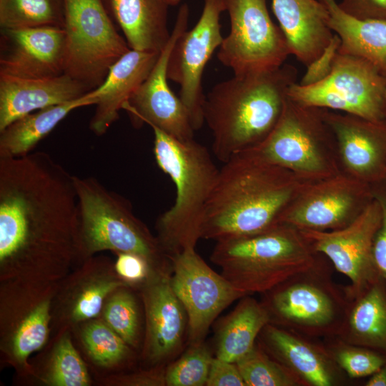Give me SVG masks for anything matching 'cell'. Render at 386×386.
Listing matches in <instances>:
<instances>
[{
	"instance_id": "obj_1",
	"label": "cell",
	"mask_w": 386,
	"mask_h": 386,
	"mask_svg": "<svg viewBox=\"0 0 386 386\" xmlns=\"http://www.w3.org/2000/svg\"><path fill=\"white\" fill-rule=\"evenodd\" d=\"M78 200L71 175L47 153L0 157V273L52 282L79 253Z\"/></svg>"
},
{
	"instance_id": "obj_2",
	"label": "cell",
	"mask_w": 386,
	"mask_h": 386,
	"mask_svg": "<svg viewBox=\"0 0 386 386\" xmlns=\"http://www.w3.org/2000/svg\"><path fill=\"white\" fill-rule=\"evenodd\" d=\"M298 184L295 174L249 152L224 162L207 203L202 239L249 237L280 224Z\"/></svg>"
},
{
	"instance_id": "obj_3",
	"label": "cell",
	"mask_w": 386,
	"mask_h": 386,
	"mask_svg": "<svg viewBox=\"0 0 386 386\" xmlns=\"http://www.w3.org/2000/svg\"><path fill=\"white\" fill-rule=\"evenodd\" d=\"M297 74L296 67L284 63L271 70L234 75L212 88L204 96L202 111L218 160L227 162L270 134Z\"/></svg>"
},
{
	"instance_id": "obj_4",
	"label": "cell",
	"mask_w": 386,
	"mask_h": 386,
	"mask_svg": "<svg viewBox=\"0 0 386 386\" xmlns=\"http://www.w3.org/2000/svg\"><path fill=\"white\" fill-rule=\"evenodd\" d=\"M150 127L157 164L170 177L176 189L173 206L156 222V237L170 258L195 248L202 239L205 207L219 169L207 149L194 139L181 141Z\"/></svg>"
},
{
	"instance_id": "obj_5",
	"label": "cell",
	"mask_w": 386,
	"mask_h": 386,
	"mask_svg": "<svg viewBox=\"0 0 386 386\" xmlns=\"http://www.w3.org/2000/svg\"><path fill=\"white\" fill-rule=\"evenodd\" d=\"M300 230L279 224L264 232L217 242L211 261L246 295L264 294L317 263Z\"/></svg>"
},
{
	"instance_id": "obj_6",
	"label": "cell",
	"mask_w": 386,
	"mask_h": 386,
	"mask_svg": "<svg viewBox=\"0 0 386 386\" xmlns=\"http://www.w3.org/2000/svg\"><path fill=\"white\" fill-rule=\"evenodd\" d=\"M78 200L79 259L110 250L146 259L152 268L171 267L157 237L133 213L128 200L92 177L74 176Z\"/></svg>"
},
{
	"instance_id": "obj_7",
	"label": "cell",
	"mask_w": 386,
	"mask_h": 386,
	"mask_svg": "<svg viewBox=\"0 0 386 386\" xmlns=\"http://www.w3.org/2000/svg\"><path fill=\"white\" fill-rule=\"evenodd\" d=\"M264 295L270 323L305 337H339L350 303L318 264Z\"/></svg>"
},
{
	"instance_id": "obj_8",
	"label": "cell",
	"mask_w": 386,
	"mask_h": 386,
	"mask_svg": "<svg viewBox=\"0 0 386 386\" xmlns=\"http://www.w3.org/2000/svg\"><path fill=\"white\" fill-rule=\"evenodd\" d=\"M64 74L91 91L130 48L102 0H64Z\"/></svg>"
},
{
	"instance_id": "obj_9",
	"label": "cell",
	"mask_w": 386,
	"mask_h": 386,
	"mask_svg": "<svg viewBox=\"0 0 386 386\" xmlns=\"http://www.w3.org/2000/svg\"><path fill=\"white\" fill-rule=\"evenodd\" d=\"M386 77L368 61L341 53L330 74L308 86L293 84L288 96L307 107L329 108L372 122H385Z\"/></svg>"
},
{
	"instance_id": "obj_10",
	"label": "cell",
	"mask_w": 386,
	"mask_h": 386,
	"mask_svg": "<svg viewBox=\"0 0 386 386\" xmlns=\"http://www.w3.org/2000/svg\"><path fill=\"white\" fill-rule=\"evenodd\" d=\"M230 30L217 58L234 75L271 70L284 64L290 51L280 27L272 20L267 0H223Z\"/></svg>"
},
{
	"instance_id": "obj_11",
	"label": "cell",
	"mask_w": 386,
	"mask_h": 386,
	"mask_svg": "<svg viewBox=\"0 0 386 386\" xmlns=\"http://www.w3.org/2000/svg\"><path fill=\"white\" fill-rule=\"evenodd\" d=\"M382 210L376 198L346 226L332 231L300 230L313 250L326 255L350 281L346 294L352 300L380 278L373 259V242Z\"/></svg>"
},
{
	"instance_id": "obj_12",
	"label": "cell",
	"mask_w": 386,
	"mask_h": 386,
	"mask_svg": "<svg viewBox=\"0 0 386 386\" xmlns=\"http://www.w3.org/2000/svg\"><path fill=\"white\" fill-rule=\"evenodd\" d=\"M320 109L302 105L288 96L270 134L246 151L295 174L312 177L323 174L326 164L320 143L328 124Z\"/></svg>"
},
{
	"instance_id": "obj_13",
	"label": "cell",
	"mask_w": 386,
	"mask_h": 386,
	"mask_svg": "<svg viewBox=\"0 0 386 386\" xmlns=\"http://www.w3.org/2000/svg\"><path fill=\"white\" fill-rule=\"evenodd\" d=\"M224 11L223 0H204L199 20L178 37L169 56L167 78L179 86V97L194 131L204 123L202 79L207 62L223 41L220 17Z\"/></svg>"
},
{
	"instance_id": "obj_14",
	"label": "cell",
	"mask_w": 386,
	"mask_h": 386,
	"mask_svg": "<svg viewBox=\"0 0 386 386\" xmlns=\"http://www.w3.org/2000/svg\"><path fill=\"white\" fill-rule=\"evenodd\" d=\"M172 285L188 320L190 343L204 342L217 316L234 301L247 296L214 271L190 248L170 257Z\"/></svg>"
},
{
	"instance_id": "obj_15",
	"label": "cell",
	"mask_w": 386,
	"mask_h": 386,
	"mask_svg": "<svg viewBox=\"0 0 386 386\" xmlns=\"http://www.w3.org/2000/svg\"><path fill=\"white\" fill-rule=\"evenodd\" d=\"M54 292L52 282H8L1 296V350L17 364L45 344Z\"/></svg>"
},
{
	"instance_id": "obj_16",
	"label": "cell",
	"mask_w": 386,
	"mask_h": 386,
	"mask_svg": "<svg viewBox=\"0 0 386 386\" xmlns=\"http://www.w3.org/2000/svg\"><path fill=\"white\" fill-rule=\"evenodd\" d=\"M189 16V6L183 4L179 9L170 38L153 69L122 107L136 124L154 125L181 141L194 139V129L183 103L169 86L167 69L176 41L187 29Z\"/></svg>"
},
{
	"instance_id": "obj_17",
	"label": "cell",
	"mask_w": 386,
	"mask_h": 386,
	"mask_svg": "<svg viewBox=\"0 0 386 386\" xmlns=\"http://www.w3.org/2000/svg\"><path fill=\"white\" fill-rule=\"evenodd\" d=\"M172 271L153 268L141 285L146 321L142 355L152 365L174 358L187 335V316L172 287Z\"/></svg>"
},
{
	"instance_id": "obj_18",
	"label": "cell",
	"mask_w": 386,
	"mask_h": 386,
	"mask_svg": "<svg viewBox=\"0 0 386 386\" xmlns=\"http://www.w3.org/2000/svg\"><path fill=\"white\" fill-rule=\"evenodd\" d=\"M373 198L367 182L335 177L307 189L283 212L280 224L299 230L327 231L348 224L354 210L363 201Z\"/></svg>"
},
{
	"instance_id": "obj_19",
	"label": "cell",
	"mask_w": 386,
	"mask_h": 386,
	"mask_svg": "<svg viewBox=\"0 0 386 386\" xmlns=\"http://www.w3.org/2000/svg\"><path fill=\"white\" fill-rule=\"evenodd\" d=\"M0 74L44 78L64 74L62 27L1 29Z\"/></svg>"
},
{
	"instance_id": "obj_20",
	"label": "cell",
	"mask_w": 386,
	"mask_h": 386,
	"mask_svg": "<svg viewBox=\"0 0 386 386\" xmlns=\"http://www.w3.org/2000/svg\"><path fill=\"white\" fill-rule=\"evenodd\" d=\"M344 164L361 181L386 179V121L323 112Z\"/></svg>"
},
{
	"instance_id": "obj_21",
	"label": "cell",
	"mask_w": 386,
	"mask_h": 386,
	"mask_svg": "<svg viewBox=\"0 0 386 386\" xmlns=\"http://www.w3.org/2000/svg\"><path fill=\"white\" fill-rule=\"evenodd\" d=\"M257 342L303 385L332 386L339 382L340 367L329 350L305 336L268 323L261 331Z\"/></svg>"
},
{
	"instance_id": "obj_22",
	"label": "cell",
	"mask_w": 386,
	"mask_h": 386,
	"mask_svg": "<svg viewBox=\"0 0 386 386\" xmlns=\"http://www.w3.org/2000/svg\"><path fill=\"white\" fill-rule=\"evenodd\" d=\"M90 91L65 74L44 78L0 74V131L23 116L76 99Z\"/></svg>"
},
{
	"instance_id": "obj_23",
	"label": "cell",
	"mask_w": 386,
	"mask_h": 386,
	"mask_svg": "<svg viewBox=\"0 0 386 386\" xmlns=\"http://www.w3.org/2000/svg\"><path fill=\"white\" fill-rule=\"evenodd\" d=\"M272 8L290 54L308 66L334 36L327 7L320 0H272Z\"/></svg>"
},
{
	"instance_id": "obj_24",
	"label": "cell",
	"mask_w": 386,
	"mask_h": 386,
	"mask_svg": "<svg viewBox=\"0 0 386 386\" xmlns=\"http://www.w3.org/2000/svg\"><path fill=\"white\" fill-rule=\"evenodd\" d=\"M159 53L130 49L112 66L104 82L90 91L98 99L89 122L95 134L102 136L119 119V110L147 78Z\"/></svg>"
},
{
	"instance_id": "obj_25",
	"label": "cell",
	"mask_w": 386,
	"mask_h": 386,
	"mask_svg": "<svg viewBox=\"0 0 386 386\" xmlns=\"http://www.w3.org/2000/svg\"><path fill=\"white\" fill-rule=\"evenodd\" d=\"M131 49L159 53L167 44V0H102Z\"/></svg>"
},
{
	"instance_id": "obj_26",
	"label": "cell",
	"mask_w": 386,
	"mask_h": 386,
	"mask_svg": "<svg viewBox=\"0 0 386 386\" xmlns=\"http://www.w3.org/2000/svg\"><path fill=\"white\" fill-rule=\"evenodd\" d=\"M77 273L64 295V313L71 322L95 318L112 293L122 286H129L105 257L86 259Z\"/></svg>"
},
{
	"instance_id": "obj_27",
	"label": "cell",
	"mask_w": 386,
	"mask_h": 386,
	"mask_svg": "<svg viewBox=\"0 0 386 386\" xmlns=\"http://www.w3.org/2000/svg\"><path fill=\"white\" fill-rule=\"evenodd\" d=\"M329 12L330 28L340 39L339 51L360 57L386 77V21L359 19L343 11L335 0H320Z\"/></svg>"
},
{
	"instance_id": "obj_28",
	"label": "cell",
	"mask_w": 386,
	"mask_h": 386,
	"mask_svg": "<svg viewBox=\"0 0 386 386\" xmlns=\"http://www.w3.org/2000/svg\"><path fill=\"white\" fill-rule=\"evenodd\" d=\"M339 337L386 355V284L382 279L350 301Z\"/></svg>"
},
{
	"instance_id": "obj_29",
	"label": "cell",
	"mask_w": 386,
	"mask_h": 386,
	"mask_svg": "<svg viewBox=\"0 0 386 386\" xmlns=\"http://www.w3.org/2000/svg\"><path fill=\"white\" fill-rule=\"evenodd\" d=\"M97 102L89 91L76 99L37 110L14 121L0 131V157L29 154L71 111L95 105Z\"/></svg>"
},
{
	"instance_id": "obj_30",
	"label": "cell",
	"mask_w": 386,
	"mask_h": 386,
	"mask_svg": "<svg viewBox=\"0 0 386 386\" xmlns=\"http://www.w3.org/2000/svg\"><path fill=\"white\" fill-rule=\"evenodd\" d=\"M270 317L262 302L247 295L220 320L215 335L217 358L236 362L255 345Z\"/></svg>"
},
{
	"instance_id": "obj_31",
	"label": "cell",
	"mask_w": 386,
	"mask_h": 386,
	"mask_svg": "<svg viewBox=\"0 0 386 386\" xmlns=\"http://www.w3.org/2000/svg\"><path fill=\"white\" fill-rule=\"evenodd\" d=\"M64 0H0V26L64 28Z\"/></svg>"
},
{
	"instance_id": "obj_32",
	"label": "cell",
	"mask_w": 386,
	"mask_h": 386,
	"mask_svg": "<svg viewBox=\"0 0 386 386\" xmlns=\"http://www.w3.org/2000/svg\"><path fill=\"white\" fill-rule=\"evenodd\" d=\"M246 386H300L302 382L257 342L236 362Z\"/></svg>"
},
{
	"instance_id": "obj_33",
	"label": "cell",
	"mask_w": 386,
	"mask_h": 386,
	"mask_svg": "<svg viewBox=\"0 0 386 386\" xmlns=\"http://www.w3.org/2000/svg\"><path fill=\"white\" fill-rule=\"evenodd\" d=\"M102 314L104 322L116 332L127 345L137 347L139 335L138 304L128 286H122L106 300Z\"/></svg>"
},
{
	"instance_id": "obj_34",
	"label": "cell",
	"mask_w": 386,
	"mask_h": 386,
	"mask_svg": "<svg viewBox=\"0 0 386 386\" xmlns=\"http://www.w3.org/2000/svg\"><path fill=\"white\" fill-rule=\"evenodd\" d=\"M83 345L98 365L112 367L125 360L129 354V345L104 321H91L81 332Z\"/></svg>"
},
{
	"instance_id": "obj_35",
	"label": "cell",
	"mask_w": 386,
	"mask_h": 386,
	"mask_svg": "<svg viewBox=\"0 0 386 386\" xmlns=\"http://www.w3.org/2000/svg\"><path fill=\"white\" fill-rule=\"evenodd\" d=\"M212 355L204 342L192 344L165 368L167 386H206Z\"/></svg>"
},
{
	"instance_id": "obj_36",
	"label": "cell",
	"mask_w": 386,
	"mask_h": 386,
	"mask_svg": "<svg viewBox=\"0 0 386 386\" xmlns=\"http://www.w3.org/2000/svg\"><path fill=\"white\" fill-rule=\"evenodd\" d=\"M46 380L54 386H86L90 383L86 367L66 335L54 350Z\"/></svg>"
},
{
	"instance_id": "obj_37",
	"label": "cell",
	"mask_w": 386,
	"mask_h": 386,
	"mask_svg": "<svg viewBox=\"0 0 386 386\" xmlns=\"http://www.w3.org/2000/svg\"><path fill=\"white\" fill-rule=\"evenodd\" d=\"M337 343L328 350L337 366L350 378L370 376L386 365V355L379 351L342 340Z\"/></svg>"
},
{
	"instance_id": "obj_38",
	"label": "cell",
	"mask_w": 386,
	"mask_h": 386,
	"mask_svg": "<svg viewBox=\"0 0 386 386\" xmlns=\"http://www.w3.org/2000/svg\"><path fill=\"white\" fill-rule=\"evenodd\" d=\"M114 264L119 277L129 285H142L148 278L153 269L144 257L127 252L117 253Z\"/></svg>"
},
{
	"instance_id": "obj_39",
	"label": "cell",
	"mask_w": 386,
	"mask_h": 386,
	"mask_svg": "<svg viewBox=\"0 0 386 386\" xmlns=\"http://www.w3.org/2000/svg\"><path fill=\"white\" fill-rule=\"evenodd\" d=\"M340 46V39L337 34H334L331 41L323 52L306 66V72L298 84L302 86H308L327 77L332 71Z\"/></svg>"
},
{
	"instance_id": "obj_40",
	"label": "cell",
	"mask_w": 386,
	"mask_h": 386,
	"mask_svg": "<svg viewBox=\"0 0 386 386\" xmlns=\"http://www.w3.org/2000/svg\"><path fill=\"white\" fill-rule=\"evenodd\" d=\"M206 386H246L235 362L213 357Z\"/></svg>"
},
{
	"instance_id": "obj_41",
	"label": "cell",
	"mask_w": 386,
	"mask_h": 386,
	"mask_svg": "<svg viewBox=\"0 0 386 386\" xmlns=\"http://www.w3.org/2000/svg\"><path fill=\"white\" fill-rule=\"evenodd\" d=\"M338 5L346 14L359 19L386 21V0H342Z\"/></svg>"
},
{
	"instance_id": "obj_42",
	"label": "cell",
	"mask_w": 386,
	"mask_h": 386,
	"mask_svg": "<svg viewBox=\"0 0 386 386\" xmlns=\"http://www.w3.org/2000/svg\"><path fill=\"white\" fill-rule=\"evenodd\" d=\"M373 196L382 210L381 224L373 242V259L380 278L386 284V194L376 192Z\"/></svg>"
},
{
	"instance_id": "obj_43",
	"label": "cell",
	"mask_w": 386,
	"mask_h": 386,
	"mask_svg": "<svg viewBox=\"0 0 386 386\" xmlns=\"http://www.w3.org/2000/svg\"><path fill=\"white\" fill-rule=\"evenodd\" d=\"M366 386H386V365L372 374Z\"/></svg>"
},
{
	"instance_id": "obj_44",
	"label": "cell",
	"mask_w": 386,
	"mask_h": 386,
	"mask_svg": "<svg viewBox=\"0 0 386 386\" xmlns=\"http://www.w3.org/2000/svg\"><path fill=\"white\" fill-rule=\"evenodd\" d=\"M170 6L178 4L181 0H167Z\"/></svg>"
},
{
	"instance_id": "obj_45",
	"label": "cell",
	"mask_w": 386,
	"mask_h": 386,
	"mask_svg": "<svg viewBox=\"0 0 386 386\" xmlns=\"http://www.w3.org/2000/svg\"><path fill=\"white\" fill-rule=\"evenodd\" d=\"M384 107H385V120H386V92L385 94V98H384Z\"/></svg>"
}]
</instances>
